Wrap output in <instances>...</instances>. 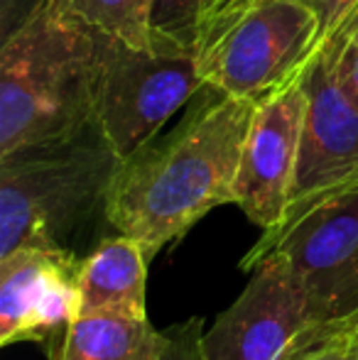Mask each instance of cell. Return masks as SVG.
<instances>
[{
	"label": "cell",
	"instance_id": "cell-10",
	"mask_svg": "<svg viewBox=\"0 0 358 360\" xmlns=\"http://www.w3.org/2000/svg\"><path fill=\"white\" fill-rule=\"evenodd\" d=\"M305 110L307 94L300 76V81L285 91L260 101L250 118L234 204L263 228V233L275 231L285 221L300 157Z\"/></svg>",
	"mask_w": 358,
	"mask_h": 360
},
{
	"label": "cell",
	"instance_id": "cell-4",
	"mask_svg": "<svg viewBox=\"0 0 358 360\" xmlns=\"http://www.w3.org/2000/svg\"><path fill=\"white\" fill-rule=\"evenodd\" d=\"M321 42L319 20L302 0H253L196 62L206 86L258 105L300 81Z\"/></svg>",
	"mask_w": 358,
	"mask_h": 360
},
{
	"label": "cell",
	"instance_id": "cell-17",
	"mask_svg": "<svg viewBox=\"0 0 358 360\" xmlns=\"http://www.w3.org/2000/svg\"><path fill=\"white\" fill-rule=\"evenodd\" d=\"M201 319H189V321L172 326L170 331H162L160 346L155 348L150 360H204L201 358Z\"/></svg>",
	"mask_w": 358,
	"mask_h": 360
},
{
	"label": "cell",
	"instance_id": "cell-5",
	"mask_svg": "<svg viewBox=\"0 0 358 360\" xmlns=\"http://www.w3.org/2000/svg\"><path fill=\"white\" fill-rule=\"evenodd\" d=\"M191 54L138 49L96 32L94 120L120 157H133L201 91Z\"/></svg>",
	"mask_w": 358,
	"mask_h": 360
},
{
	"label": "cell",
	"instance_id": "cell-6",
	"mask_svg": "<svg viewBox=\"0 0 358 360\" xmlns=\"http://www.w3.org/2000/svg\"><path fill=\"white\" fill-rule=\"evenodd\" d=\"M270 250L287 260L317 328L358 321V186L263 233L243 267Z\"/></svg>",
	"mask_w": 358,
	"mask_h": 360
},
{
	"label": "cell",
	"instance_id": "cell-13",
	"mask_svg": "<svg viewBox=\"0 0 358 360\" xmlns=\"http://www.w3.org/2000/svg\"><path fill=\"white\" fill-rule=\"evenodd\" d=\"M253 0H153V49L199 57Z\"/></svg>",
	"mask_w": 358,
	"mask_h": 360
},
{
	"label": "cell",
	"instance_id": "cell-7",
	"mask_svg": "<svg viewBox=\"0 0 358 360\" xmlns=\"http://www.w3.org/2000/svg\"><path fill=\"white\" fill-rule=\"evenodd\" d=\"M302 86L307 110L282 223L295 221L321 201L358 186V101L336 84L321 49L302 74Z\"/></svg>",
	"mask_w": 358,
	"mask_h": 360
},
{
	"label": "cell",
	"instance_id": "cell-15",
	"mask_svg": "<svg viewBox=\"0 0 358 360\" xmlns=\"http://www.w3.org/2000/svg\"><path fill=\"white\" fill-rule=\"evenodd\" d=\"M321 54L326 59L336 84L358 101V3L349 15L321 42Z\"/></svg>",
	"mask_w": 358,
	"mask_h": 360
},
{
	"label": "cell",
	"instance_id": "cell-14",
	"mask_svg": "<svg viewBox=\"0 0 358 360\" xmlns=\"http://www.w3.org/2000/svg\"><path fill=\"white\" fill-rule=\"evenodd\" d=\"M82 25L138 49H153V0H54Z\"/></svg>",
	"mask_w": 358,
	"mask_h": 360
},
{
	"label": "cell",
	"instance_id": "cell-8",
	"mask_svg": "<svg viewBox=\"0 0 358 360\" xmlns=\"http://www.w3.org/2000/svg\"><path fill=\"white\" fill-rule=\"evenodd\" d=\"M250 270L248 287L201 333L204 360H280L312 323L307 299L287 260L270 250Z\"/></svg>",
	"mask_w": 358,
	"mask_h": 360
},
{
	"label": "cell",
	"instance_id": "cell-9",
	"mask_svg": "<svg viewBox=\"0 0 358 360\" xmlns=\"http://www.w3.org/2000/svg\"><path fill=\"white\" fill-rule=\"evenodd\" d=\"M79 265L67 248H20L0 257V346L32 341L57 358L79 316Z\"/></svg>",
	"mask_w": 358,
	"mask_h": 360
},
{
	"label": "cell",
	"instance_id": "cell-12",
	"mask_svg": "<svg viewBox=\"0 0 358 360\" xmlns=\"http://www.w3.org/2000/svg\"><path fill=\"white\" fill-rule=\"evenodd\" d=\"M160 338L162 331L150 326L148 316H77L54 360H150Z\"/></svg>",
	"mask_w": 358,
	"mask_h": 360
},
{
	"label": "cell",
	"instance_id": "cell-3",
	"mask_svg": "<svg viewBox=\"0 0 358 360\" xmlns=\"http://www.w3.org/2000/svg\"><path fill=\"white\" fill-rule=\"evenodd\" d=\"M120 157L91 120L67 138L0 157V257L64 240L103 209Z\"/></svg>",
	"mask_w": 358,
	"mask_h": 360
},
{
	"label": "cell",
	"instance_id": "cell-11",
	"mask_svg": "<svg viewBox=\"0 0 358 360\" xmlns=\"http://www.w3.org/2000/svg\"><path fill=\"white\" fill-rule=\"evenodd\" d=\"M148 252L135 238H106L79 265V316L120 314L145 319Z\"/></svg>",
	"mask_w": 358,
	"mask_h": 360
},
{
	"label": "cell",
	"instance_id": "cell-2",
	"mask_svg": "<svg viewBox=\"0 0 358 360\" xmlns=\"http://www.w3.org/2000/svg\"><path fill=\"white\" fill-rule=\"evenodd\" d=\"M96 30L39 0L0 49V157L94 120Z\"/></svg>",
	"mask_w": 358,
	"mask_h": 360
},
{
	"label": "cell",
	"instance_id": "cell-1",
	"mask_svg": "<svg viewBox=\"0 0 358 360\" xmlns=\"http://www.w3.org/2000/svg\"><path fill=\"white\" fill-rule=\"evenodd\" d=\"M255 103L201 86L184 118L120 162L103 214L153 260L216 206L236 201L243 143Z\"/></svg>",
	"mask_w": 358,
	"mask_h": 360
},
{
	"label": "cell",
	"instance_id": "cell-16",
	"mask_svg": "<svg viewBox=\"0 0 358 360\" xmlns=\"http://www.w3.org/2000/svg\"><path fill=\"white\" fill-rule=\"evenodd\" d=\"M280 360H358V321L309 328Z\"/></svg>",
	"mask_w": 358,
	"mask_h": 360
},
{
	"label": "cell",
	"instance_id": "cell-18",
	"mask_svg": "<svg viewBox=\"0 0 358 360\" xmlns=\"http://www.w3.org/2000/svg\"><path fill=\"white\" fill-rule=\"evenodd\" d=\"M305 5H309L312 13L317 15L321 27V39L329 37V32L354 10L358 0H302Z\"/></svg>",
	"mask_w": 358,
	"mask_h": 360
}]
</instances>
